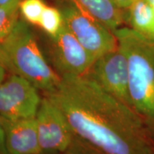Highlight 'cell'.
Here are the masks:
<instances>
[{
  "label": "cell",
  "instance_id": "1",
  "mask_svg": "<svg viewBox=\"0 0 154 154\" xmlns=\"http://www.w3.org/2000/svg\"><path fill=\"white\" fill-rule=\"evenodd\" d=\"M62 111L75 137L102 154H153V131L130 106L86 75L61 76L44 94Z\"/></svg>",
  "mask_w": 154,
  "mask_h": 154
},
{
  "label": "cell",
  "instance_id": "2",
  "mask_svg": "<svg viewBox=\"0 0 154 154\" xmlns=\"http://www.w3.org/2000/svg\"><path fill=\"white\" fill-rule=\"evenodd\" d=\"M126 59L131 107L154 131V42L130 27L113 32Z\"/></svg>",
  "mask_w": 154,
  "mask_h": 154
},
{
  "label": "cell",
  "instance_id": "3",
  "mask_svg": "<svg viewBox=\"0 0 154 154\" xmlns=\"http://www.w3.org/2000/svg\"><path fill=\"white\" fill-rule=\"evenodd\" d=\"M1 42L12 74L24 77L44 94L55 89L61 76L49 64L27 22L19 19L14 29Z\"/></svg>",
  "mask_w": 154,
  "mask_h": 154
},
{
  "label": "cell",
  "instance_id": "4",
  "mask_svg": "<svg viewBox=\"0 0 154 154\" xmlns=\"http://www.w3.org/2000/svg\"><path fill=\"white\" fill-rule=\"evenodd\" d=\"M64 24L95 60L118 48L113 31L73 0H56Z\"/></svg>",
  "mask_w": 154,
  "mask_h": 154
},
{
  "label": "cell",
  "instance_id": "5",
  "mask_svg": "<svg viewBox=\"0 0 154 154\" xmlns=\"http://www.w3.org/2000/svg\"><path fill=\"white\" fill-rule=\"evenodd\" d=\"M46 36L51 65L59 76H83L87 74L95 59L79 43L65 24L57 35L54 37Z\"/></svg>",
  "mask_w": 154,
  "mask_h": 154
},
{
  "label": "cell",
  "instance_id": "6",
  "mask_svg": "<svg viewBox=\"0 0 154 154\" xmlns=\"http://www.w3.org/2000/svg\"><path fill=\"white\" fill-rule=\"evenodd\" d=\"M42 99L39 90L30 82L9 74L0 84V116L9 120L34 119Z\"/></svg>",
  "mask_w": 154,
  "mask_h": 154
},
{
  "label": "cell",
  "instance_id": "7",
  "mask_svg": "<svg viewBox=\"0 0 154 154\" xmlns=\"http://www.w3.org/2000/svg\"><path fill=\"white\" fill-rule=\"evenodd\" d=\"M40 154H60L72 143L74 134L61 109L47 96L35 117Z\"/></svg>",
  "mask_w": 154,
  "mask_h": 154
},
{
  "label": "cell",
  "instance_id": "8",
  "mask_svg": "<svg viewBox=\"0 0 154 154\" xmlns=\"http://www.w3.org/2000/svg\"><path fill=\"white\" fill-rule=\"evenodd\" d=\"M85 75L111 95L131 107L128 65L119 46L116 49L96 59Z\"/></svg>",
  "mask_w": 154,
  "mask_h": 154
},
{
  "label": "cell",
  "instance_id": "9",
  "mask_svg": "<svg viewBox=\"0 0 154 154\" xmlns=\"http://www.w3.org/2000/svg\"><path fill=\"white\" fill-rule=\"evenodd\" d=\"M7 154H40L36 119L9 120L1 116Z\"/></svg>",
  "mask_w": 154,
  "mask_h": 154
},
{
  "label": "cell",
  "instance_id": "10",
  "mask_svg": "<svg viewBox=\"0 0 154 154\" xmlns=\"http://www.w3.org/2000/svg\"><path fill=\"white\" fill-rule=\"evenodd\" d=\"M73 1L113 32L120 28L125 21L124 10L119 8L113 0Z\"/></svg>",
  "mask_w": 154,
  "mask_h": 154
},
{
  "label": "cell",
  "instance_id": "11",
  "mask_svg": "<svg viewBox=\"0 0 154 154\" xmlns=\"http://www.w3.org/2000/svg\"><path fill=\"white\" fill-rule=\"evenodd\" d=\"M125 19L130 28L154 42V6L149 0H136L131 5Z\"/></svg>",
  "mask_w": 154,
  "mask_h": 154
},
{
  "label": "cell",
  "instance_id": "12",
  "mask_svg": "<svg viewBox=\"0 0 154 154\" xmlns=\"http://www.w3.org/2000/svg\"><path fill=\"white\" fill-rule=\"evenodd\" d=\"M21 0H12L0 5V42L14 29L19 18V3Z\"/></svg>",
  "mask_w": 154,
  "mask_h": 154
},
{
  "label": "cell",
  "instance_id": "13",
  "mask_svg": "<svg viewBox=\"0 0 154 154\" xmlns=\"http://www.w3.org/2000/svg\"><path fill=\"white\" fill-rule=\"evenodd\" d=\"M64 25L63 15L57 7L47 6L42 13L38 26L44 34L54 37L57 35Z\"/></svg>",
  "mask_w": 154,
  "mask_h": 154
},
{
  "label": "cell",
  "instance_id": "14",
  "mask_svg": "<svg viewBox=\"0 0 154 154\" xmlns=\"http://www.w3.org/2000/svg\"><path fill=\"white\" fill-rule=\"evenodd\" d=\"M47 6L44 0H21L19 12L25 22L38 26Z\"/></svg>",
  "mask_w": 154,
  "mask_h": 154
},
{
  "label": "cell",
  "instance_id": "15",
  "mask_svg": "<svg viewBox=\"0 0 154 154\" xmlns=\"http://www.w3.org/2000/svg\"><path fill=\"white\" fill-rule=\"evenodd\" d=\"M60 154H102L91 146L74 136L72 143Z\"/></svg>",
  "mask_w": 154,
  "mask_h": 154
},
{
  "label": "cell",
  "instance_id": "16",
  "mask_svg": "<svg viewBox=\"0 0 154 154\" xmlns=\"http://www.w3.org/2000/svg\"><path fill=\"white\" fill-rule=\"evenodd\" d=\"M0 64L5 66L9 74H12V69H11L10 62H9L8 57L4 50L1 42H0Z\"/></svg>",
  "mask_w": 154,
  "mask_h": 154
},
{
  "label": "cell",
  "instance_id": "17",
  "mask_svg": "<svg viewBox=\"0 0 154 154\" xmlns=\"http://www.w3.org/2000/svg\"><path fill=\"white\" fill-rule=\"evenodd\" d=\"M0 154H7V149H6L5 131L2 122L1 116H0Z\"/></svg>",
  "mask_w": 154,
  "mask_h": 154
},
{
  "label": "cell",
  "instance_id": "18",
  "mask_svg": "<svg viewBox=\"0 0 154 154\" xmlns=\"http://www.w3.org/2000/svg\"><path fill=\"white\" fill-rule=\"evenodd\" d=\"M113 1L119 8L124 10V9H128L136 0H113Z\"/></svg>",
  "mask_w": 154,
  "mask_h": 154
},
{
  "label": "cell",
  "instance_id": "19",
  "mask_svg": "<svg viewBox=\"0 0 154 154\" xmlns=\"http://www.w3.org/2000/svg\"><path fill=\"white\" fill-rule=\"evenodd\" d=\"M8 71L6 69L5 67L0 64V84H2L5 80V79L7 77V75L8 74Z\"/></svg>",
  "mask_w": 154,
  "mask_h": 154
},
{
  "label": "cell",
  "instance_id": "20",
  "mask_svg": "<svg viewBox=\"0 0 154 154\" xmlns=\"http://www.w3.org/2000/svg\"><path fill=\"white\" fill-rule=\"evenodd\" d=\"M12 1V0H0V5H5V4H7L9 2Z\"/></svg>",
  "mask_w": 154,
  "mask_h": 154
},
{
  "label": "cell",
  "instance_id": "21",
  "mask_svg": "<svg viewBox=\"0 0 154 154\" xmlns=\"http://www.w3.org/2000/svg\"><path fill=\"white\" fill-rule=\"evenodd\" d=\"M149 1H150V2H151V4H152V5H153L154 6V0H149Z\"/></svg>",
  "mask_w": 154,
  "mask_h": 154
},
{
  "label": "cell",
  "instance_id": "22",
  "mask_svg": "<svg viewBox=\"0 0 154 154\" xmlns=\"http://www.w3.org/2000/svg\"><path fill=\"white\" fill-rule=\"evenodd\" d=\"M153 154H154V153H153Z\"/></svg>",
  "mask_w": 154,
  "mask_h": 154
}]
</instances>
